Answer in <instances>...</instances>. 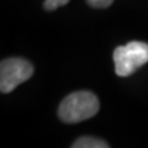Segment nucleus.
<instances>
[{
  "label": "nucleus",
  "mask_w": 148,
  "mask_h": 148,
  "mask_svg": "<svg viewBox=\"0 0 148 148\" xmlns=\"http://www.w3.org/2000/svg\"><path fill=\"white\" fill-rule=\"evenodd\" d=\"M34 74V66L24 58H8L0 64V90L10 92Z\"/></svg>",
  "instance_id": "nucleus-3"
},
{
  "label": "nucleus",
  "mask_w": 148,
  "mask_h": 148,
  "mask_svg": "<svg viewBox=\"0 0 148 148\" xmlns=\"http://www.w3.org/2000/svg\"><path fill=\"white\" fill-rule=\"evenodd\" d=\"M88 4L92 8H96V9H105V8H109L111 4L114 3V0H86Z\"/></svg>",
  "instance_id": "nucleus-6"
},
{
  "label": "nucleus",
  "mask_w": 148,
  "mask_h": 148,
  "mask_svg": "<svg viewBox=\"0 0 148 148\" xmlns=\"http://www.w3.org/2000/svg\"><path fill=\"white\" fill-rule=\"evenodd\" d=\"M99 108V99L94 92L75 91L63 99L58 109V116L63 122L77 123L95 116Z\"/></svg>",
  "instance_id": "nucleus-1"
},
{
  "label": "nucleus",
  "mask_w": 148,
  "mask_h": 148,
  "mask_svg": "<svg viewBox=\"0 0 148 148\" xmlns=\"http://www.w3.org/2000/svg\"><path fill=\"white\" fill-rule=\"evenodd\" d=\"M73 148H108L109 145L103 140L94 137H80L72 145Z\"/></svg>",
  "instance_id": "nucleus-4"
},
{
  "label": "nucleus",
  "mask_w": 148,
  "mask_h": 148,
  "mask_svg": "<svg viewBox=\"0 0 148 148\" xmlns=\"http://www.w3.org/2000/svg\"><path fill=\"white\" fill-rule=\"evenodd\" d=\"M69 3V0H46L43 6L46 10H56L59 6H64Z\"/></svg>",
  "instance_id": "nucleus-5"
},
{
  "label": "nucleus",
  "mask_w": 148,
  "mask_h": 148,
  "mask_svg": "<svg viewBox=\"0 0 148 148\" xmlns=\"http://www.w3.org/2000/svg\"><path fill=\"white\" fill-rule=\"evenodd\" d=\"M112 59L119 77H128L148 62V43L132 41L115 48Z\"/></svg>",
  "instance_id": "nucleus-2"
}]
</instances>
